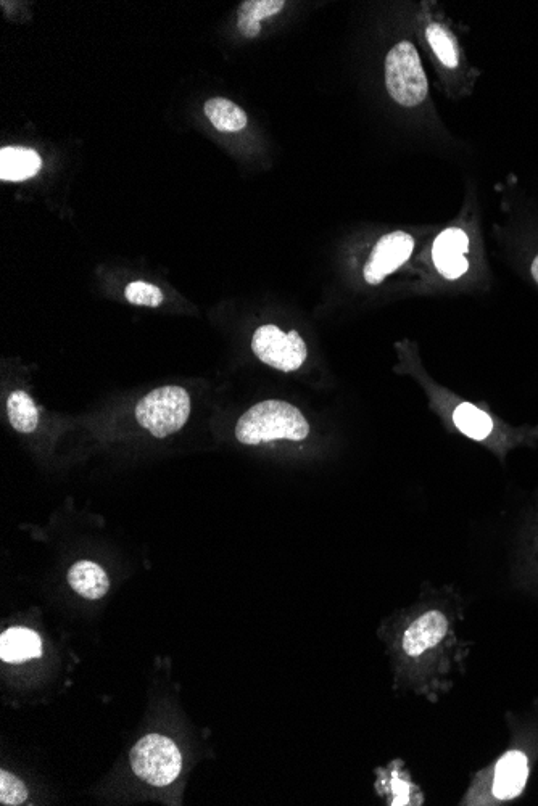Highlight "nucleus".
I'll use <instances>...</instances> for the list:
<instances>
[{
	"label": "nucleus",
	"mask_w": 538,
	"mask_h": 806,
	"mask_svg": "<svg viewBox=\"0 0 538 806\" xmlns=\"http://www.w3.org/2000/svg\"><path fill=\"white\" fill-rule=\"evenodd\" d=\"M284 0H247L239 7L237 28L245 38H257L260 34L261 21L278 15L284 9Z\"/></svg>",
	"instance_id": "12"
},
{
	"label": "nucleus",
	"mask_w": 538,
	"mask_h": 806,
	"mask_svg": "<svg viewBox=\"0 0 538 806\" xmlns=\"http://www.w3.org/2000/svg\"><path fill=\"white\" fill-rule=\"evenodd\" d=\"M468 248V235L463 229H458V227L447 229L435 240L434 250H432L434 263L435 261L447 260V258H455V256H464Z\"/></svg>",
	"instance_id": "17"
},
{
	"label": "nucleus",
	"mask_w": 538,
	"mask_h": 806,
	"mask_svg": "<svg viewBox=\"0 0 538 806\" xmlns=\"http://www.w3.org/2000/svg\"><path fill=\"white\" fill-rule=\"evenodd\" d=\"M414 240L410 234L397 231L384 235L376 243L366 263L365 276L369 285H379L385 277L402 268L413 253Z\"/></svg>",
	"instance_id": "6"
},
{
	"label": "nucleus",
	"mask_w": 538,
	"mask_h": 806,
	"mask_svg": "<svg viewBox=\"0 0 538 806\" xmlns=\"http://www.w3.org/2000/svg\"><path fill=\"white\" fill-rule=\"evenodd\" d=\"M125 295L126 300H128L131 305L149 306V308H157V306L162 305L163 300H165L160 288L152 284H147V282H142V280L131 282V284L126 287Z\"/></svg>",
	"instance_id": "18"
},
{
	"label": "nucleus",
	"mask_w": 538,
	"mask_h": 806,
	"mask_svg": "<svg viewBox=\"0 0 538 806\" xmlns=\"http://www.w3.org/2000/svg\"><path fill=\"white\" fill-rule=\"evenodd\" d=\"M448 620L442 612L431 610L413 621L405 631L402 650L408 660H419L431 652L432 647L442 644L447 638Z\"/></svg>",
	"instance_id": "7"
},
{
	"label": "nucleus",
	"mask_w": 538,
	"mask_h": 806,
	"mask_svg": "<svg viewBox=\"0 0 538 806\" xmlns=\"http://www.w3.org/2000/svg\"><path fill=\"white\" fill-rule=\"evenodd\" d=\"M191 416V398L184 388L163 387L150 391L137 403L136 419L155 438L179 432Z\"/></svg>",
	"instance_id": "4"
},
{
	"label": "nucleus",
	"mask_w": 538,
	"mask_h": 806,
	"mask_svg": "<svg viewBox=\"0 0 538 806\" xmlns=\"http://www.w3.org/2000/svg\"><path fill=\"white\" fill-rule=\"evenodd\" d=\"M385 87L400 107H418L427 99L429 83L413 42H398L389 50L385 57Z\"/></svg>",
	"instance_id": "2"
},
{
	"label": "nucleus",
	"mask_w": 538,
	"mask_h": 806,
	"mask_svg": "<svg viewBox=\"0 0 538 806\" xmlns=\"http://www.w3.org/2000/svg\"><path fill=\"white\" fill-rule=\"evenodd\" d=\"M426 38L442 65L447 66V68H456L458 66V63H460V49H458V42L453 38V34L450 33V29L447 26L434 21L426 28Z\"/></svg>",
	"instance_id": "16"
},
{
	"label": "nucleus",
	"mask_w": 538,
	"mask_h": 806,
	"mask_svg": "<svg viewBox=\"0 0 538 806\" xmlns=\"http://www.w3.org/2000/svg\"><path fill=\"white\" fill-rule=\"evenodd\" d=\"M42 655V641L36 631L15 626L2 633L0 658L5 663H21Z\"/></svg>",
	"instance_id": "9"
},
{
	"label": "nucleus",
	"mask_w": 538,
	"mask_h": 806,
	"mask_svg": "<svg viewBox=\"0 0 538 806\" xmlns=\"http://www.w3.org/2000/svg\"><path fill=\"white\" fill-rule=\"evenodd\" d=\"M310 435V424L294 404L263 401L255 404L237 420L236 438L242 445H261L269 441H303Z\"/></svg>",
	"instance_id": "1"
},
{
	"label": "nucleus",
	"mask_w": 538,
	"mask_h": 806,
	"mask_svg": "<svg viewBox=\"0 0 538 806\" xmlns=\"http://www.w3.org/2000/svg\"><path fill=\"white\" fill-rule=\"evenodd\" d=\"M203 112L210 123L221 132H239L247 126V115L231 100L216 97L205 103Z\"/></svg>",
	"instance_id": "13"
},
{
	"label": "nucleus",
	"mask_w": 538,
	"mask_h": 806,
	"mask_svg": "<svg viewBox=\"0 0 538 806\" xmlns=\"http://www.w3.org/2000/svg\"><path fill=\"white\" fill-rule=\"evenodd\" d=\"M530 272H532V277H534L535 282L538 284V255L535 256L534 263L530 266Z\"/></svg>",
	"instance_id": "21"
},
{
	"label": "nucleus",
	"mask_w": 538,
	"mask_h": 806,
	"mask_svg": "<svg viewBox=\"0 0 538 806\" xmlns=\"http://www.w3.org/2000/svg\"><path fill=\"white\" fill-rule=\"evenodd\" d=\"M129 761L137 778L154 787L170 786L183 769V755L178 745L160 734L139 739L129 753Z\"/></svg>",
	"instance_id": "3"
},
{
	"label": "nucleus",
	"mask_w": 538,
	"mask_h": 806,
	"mask_svg": "<svg viewBox=\"0 0 538 806\" xmlns=\"http://www.w3.org/2000/svg\"><path fill=\"white\" fill-rule=\"evenodd\" d=\"M529 779V760L521 750L506 752L495 766L493 797L501 802L513 800L522 794Z\"/></svg>",
	"instance_id": "8"
},
{
	"label": "nucleus",
	"mask_w": 538,
	"mask_h": 806,
	"mask_svg": "<svg viewBox=\"0 0 538 806\" xmlns=\"http://www.w3.org/2000/svg\"><path fill=\"white\" fill-rule=\"evenodd\" d=\"M435 268L439 269L445 279H458L468 271L469 263L464 256H455L447 260L435 261Z\"/></svg>",
	"instance_id": "20"
},
{
	"label": "nucleus",
	"mask_w": 538,
	"mask_h": 806,
	"mask_svg": "<svg viewBox=\"0 0 538 806\" xmlns=\"http://www.w3.org/2000/svg\"><path fill=\"white\" fill-rule=\"evenodd\" d=\"M252 350L266 366L281 372H294L307 361V343L297 330L282 332L276 325H261L253 334Z\"/></svg>",
	"instance_id": "5"
},
{
	"label": "nucleus",
	"mask_w": 538,
	"mask_h": 806,
	"mask_svg": "<svg viewBox=\"0 0 538 806\" xmlns=\"http://www.w3.org/2000/svg\"><path fill=\"white\" fill-rule=\"evenodd\" d=\"M28 800V789L23 781L9 771H0V803L4 806L23 805Z\"/></svg>",
	"instance_id": "19"
},
{
	"label": "nucleus",
	"mask_w": 538,
	"mask_h": 806,
	"mask_svg": "<svg viewBox=\"0 0 538 806\" xmlns=\"http://www.w3.org/2000/svg\"><path fill=\"white\" fill-rule=\"evenodd\" d=\"M453 424L471 440H487L493 432L492 417L471 403L460 404L453 411Z\"/></svg>",
	"instance_id": "14"
},
{
	"label": "nucleus",
	"mask_w": 538,
	"mask_h": 806,
	"mask_svg": "<svg viewBox=\"0 0 538 806\" xmlns=\"http://www.w3.org/2000/svg\"><path fill=\"white\" fill-rule=\"evenodd\" d=\"M42 160L36 150L23 147H4L0 150V179L21 182L39 173Z\"/></svg>",
	"instance_id": "11"
},
{
	"label": "nucleus",
	"mask_w": 538,
	"mask_h": 806,
	"mask_svg": "<svg viewBox=\"0 0 538 806\" xmlns=\"http://www.w3.org/2000/svg\"><path fill=\"white\" fill-rule=\"evenodd\" d=\"M12 427L20 433H31L38 428L39 414L36 403L26 391H13L7 401Z\"/></svg>",
	"instance_id": "15"
},
{
	"label": "nucleus",
	"mask_w": 538,
	"mask_h": 806,
	"mask_svg": "<svg viewBox=\"0 0 538 806\" xmlns=\"http://www.w3.org/2000/svg\"><path fill=\"white\" fill-rule=\"evenodd\" d=\"M68 584L79 596L91 601L104 597L110 589V580L104 568L91 560H81L70 568Z\"/></svg>",
	"instance_id": "10"
}]
</instances>
